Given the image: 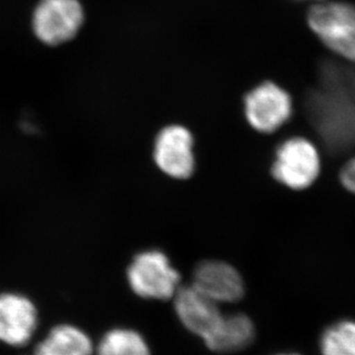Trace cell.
Instances as JSON below:
<instances>
[{
	"label": "cell",
	"instance_id": "6da1fadb",
	"mask_svg": "<svg viewBox=\"0 0 355 355\" xmlns=\"http://www.w3.org/2000/svg\"><path fill=\"white\" fill-rule=\"evenodd\" d=\"M123 277L131 295L148 302L171 300L181 288L180 272L158 248H144L131 255Z\"/></svg>",
	"mask_w": 355,
	"mask_h": 355
},
{
	"label": "cell",
	"instance_id": "7a4b0ae2",
	"mask_svg": "<svg viewBox=\"0 0 355 355\" xmlns=\"http://www.w3.org/2000/svg\"><path fill=\"white\" fill-rule=\"evenodd\" d=\"M306 24L329 52L355 64V3L316 1L306 10Z\"/></svg>",
	"mask_w": 355,
	"mask_h": 355
},
{
	"label": "cell",
	"instance_id": "3957f363",
	"mask_svg": "<svg viewBox=\"0 0 355 355\" xmlns=\"http://www.w3.org/2000/svg\"><path fill=\"white\" fill-rule=\"evenodd\" d=\"M43 311L24 288H0V345L12 349L31 347L43 330Z\"/></svg>",
	"mask_w": 355,
	"mask_h": 355
},
{
	"label": "cell",
	"instance_id": "277c9868",
	"mask_svg": "<svg viewBox=\"0 0 355 355\" xmlns=\"http://www.w3.org/2000/svg\"><path fill=\"white\" fill-rule=\"evenodd\" d=\"M293 98L274 80L257 84L243 97V112L248 127L260 134H272L293 116Z\"/></svg>",
	"mask_w": 355,
	"mask_h": 355
},
{
	"label": "cell",
	"instance_id": "5b68a950",
	"mask_svg": "<svg viewBox=\"0 0 355 355\" xmlns=\"http://www.w3.org/2000/svg\"><path fill=\"white\" fill-rule=\"evenodd\" d=\"M321 173V155L309 138L295 136L276 148L272 174L276 181L292 190H305Z\"/></svg>",
	"mask_w": 355,
	"mask_h": 355
},
{
	"label": "cell",
	"instance_id": "8992f818",
	"mask_svg": "<svg viewBox=\"0 0 355 355\" xmlns=\"http://www.w3.org/2000/svg\"><path fill=\"white\" fill-rule=\"evenodd\" d=\"M344 76L347 82V89L343 87L339 82L338 98L332 96L330 101L322 94H318V98L324 101L321 106L332 108L331 111L322 112L321 115L329 114V118L316 120L318 134L322 135L328 146L338 151L339 148L352 146L355 143V68L343 67Z\"/></svg>",
	"mask_w": 355,
	"mask_h": 355
},
{
	"label": "cell",
	"instance_id": "52a82bcc",
	"mask_svg": "<svg viewBox=\"0 0 355 355\" xmlns=\"http://www.w3.org/2000/svg\"><path fill=\"white\" fill-rule=\"evenodd\" d=\"M152 155L162 174L187 180L196 168L195 136L182 124L166 125L155 136Z\"/></svg>",
	"mask_w": 355,
	"mask_h": 355
},
{
	"label": "cell",
	"instance_id": "ba28073f",
	"mask_svg": "<svg viewBox=\"0 0 355 355\" xmlns=\"http://www.w3.org/2000/svg\"><path fill=\"white\" fill-rule=\"evenodd\" d=\"M83 22V7L78 0H40L33 17L35 35L47 45L73 40Z\"/></svg>",
	"mask_w": 355,
	"mask_h": 355
},
{
	"label": "cell",
	"instance_id": "9c48e42d",
	"mask_svg": "<svg viewBox=\"0 0 355 355\" xmlns=\"http://www.w3.org/2000/svg\"><path fill=\"white\" fill-rule=\"evenodd\" d=\"M96 338L80 322L58 320L42 330L31 355H94Z\"/></svg>",
	"mask_w": 355,
	"mask_h": 355
},
{
	"label": "cell",
	"instance_id": "30bf717a",
	"mask_svg": "<svg viewBox=\"0 0 355 355\" xmlns=\"http://www.w3.org/2000/svg\"><path fill=\"white\" fill-rule=\"evenodd\" d=\"M173 300L175 313L182 324L204 342L218 329L225 316L218 304L205 297L192 285L178 288Z\"/></svg>",
	"mask_w": 355,
	"mask_h": 355
},
{
	"label": "cell",
	"instance_id": "8fae6325",
	"mask_svg": "<svg viewBox=\"0 0 355 355\" xmlns=\"http://www.w3.org/2000/svg\"><path fill=\"white\" fill-rule=\"evenodd\" d=\"M192 286L216 304L236 302L244 295V282L232 265L208 260L197 266Z\"/></svg>",
	"mask_w": 355,
	"mask_h": 355
},
{
	"label": "cell",
	"instance_id": "7c38bea8",
	"mask_svg": "<svg viewBox=\"0 0 355 355\" xmlns=\"http://www.w3.org/2000/svg\"><path fill=\"white\" fill-rule=\"evenodd\" d=\"M94 355H152V349L138 329L114 323L98 335Z\"/></svg>",
	"mask_w": 355,
	"mask_h": 355
},
{
	"label": "cell",
	"instance_id": "4fadbf2b",
	"mask_svg": "<svg viewBox=\"0 0 355 355\" xmlns=\"http://www.w3.org/2000/svg\"><path fill=\"white\" fill-rule=\"evenodd\" d=\"M254 334V324L251 318L244 314H230L225 315L218 329L205 340V344L214 352H237L253 342Z\"/></svg>",
	"mask_w": 355,
	"mask_h": 355
},
{
	"label": "cell",
	"instance_id": "5bb4252c",
	"mask_svg": "<svg viewBox=\"0 0 355 355\" xmlns=\"http://www.w3.org/2000/svg\"><path fill=\"white\" fill-rule=\"evenodd\" d=\"M320 349L322 355H355V322L330 325L322 335Z\"/></svg>",
	"mask_w": 355,
	"mask_h": 355
},
{
	"label": "cell",
	"instance_id": "9a60e30c",
	"mask_svg": "<svg viewBox=\"0 0 355 355\" xmlns=\"http://www.w3.org/2000/svg\"><path fill=\"white\" fill-rule=\"evenodd\" d=\"M340 182L349 191L355 193V157L347 161L342 168Z\"/></svg>",
	"mask_w": 355,
	"mask_h": 355
},
{
	"label": "cell",
	"instance_id": "2e32d148",
	"mask_svg": "<svg viewBox=\"0 0 355 355\" xmlns=\"http://www.w3.org/2000/svg\"><path fill=\"white\" fill-rule=\"evenodd\" d=\"M276 355H300V354H295V353H282V354H276Z\"/></svg>",
	"mask_w": 355,
	"mask_h": 355
},
{
	"label": "cell",
	"instance_id": "e0dca14e",
	"mask_svg": "<svg viewBox=\"0 0 355 355\" xmlns=\"http://www.w3.org/2000/svg\"><path fill=\"white\" fill-rule=\"evenodd\" d=\"M302 1H304V0H302ZM313 1H315L316 3V1H322V0H313Z\"/></svg>",
	"mask_w": 355,
	"mask_h": 355
},
{
	"label": "cell",
	"instance_id": "ac0fdd59",
	"mask_svg": "<svg viewBox=\"0 0 355 355\" xmlns=\"http://www.w3.org/2000/svg\"><path fill=\"white\" fill-rule=\"evenodd\" d=\"M22 355H31V354H22Z\"/></svg>",
	"mask_w": 355,
	"mask_h": 355
}]
</instances>
